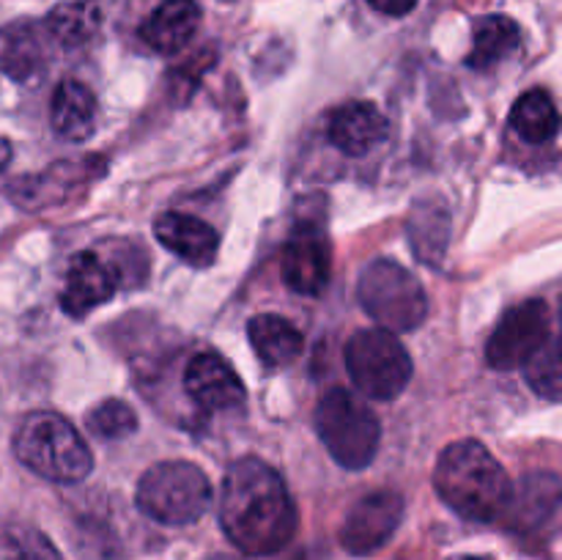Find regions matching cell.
<instances>
[{
    "mask_svg": "<svg viewBox=\"0 0 562 560\" xmlns=\"http://www.w3.org/2000/svg\"><path fill=\"white\" fill-rule=\"evenodd\" d=\"M217 514L225 536L245 555L280 552L300 527L285 481L256 456H245L225 470Z\"/></svg>",
    "mask_w": 562,
    "mask_h": 560,
    "instance_id": "obj_1",
    "label": "cell"
},
{
    "mask_svg": "<svg viewBox=\"0 0 562 560\" xmlns=\"http://www.w3.org/2000/svg\"><path fill=\"white\" fill-rule=\"evenodd\" d=\"M434 489L448 508L470 522H499L514 500V483L477 439L450 443L434 467Z\"/></svg>",
    "mask_w": 562,
    "mask_h": 560,
    "instance_id": "obj_2",
    "label": "cell"
},
{
    "mask_svg": "<svg viewBox=\"0 0 562 560\" xmlns=\"http://www.w3.org/2000/svg\"><path fill=\"white\" fill-rule=\"evenodd\" d=\"M14 456L53 483H80L91 475L93 456L82 434L58 412H31L14 434Z\"/></svg>",
    "mask_w": 562,
    "mask_h": 560,
    "instance_id": "obj_3",
    "label": "cell"
},
{
    "mask_svg": "<svg viewBox=\"0 0 562 560\" xmlns=\"http://www.w3.org/2000/svg\"><path fill=\"white\" fill-rule=\"evenodd\" d=\"M137 508L168 527L192 525L212 505V483L192 461H159L137 483Z\"/></svg>",
    "mask_w": 562,
    "mask_h": 560,
    "instance_id": "obj_4",
    "label": "cell"
},
{
    "mask_svg": "<svg viewBox=\"0 0 562 560\" xmlns=\"http://www.w3.org/2000/svg\"><path fill=\"white\" fill-rule=\"evenodd\" d=\"M316 432L346 470H366L379 450L382 426L371 406L349 388L327 390L316 406Z\"/></svg>",
    "mask_w": 562,
    "mask_h": 560,
    "instance_id": "obj_5",
    "label": "cell"
},
{
    "mask_svg": "<svg viewBox=\"0 0 562 560\" xmlns=\"http://www.w3.org/2000/svg\"><path fill=\"white\" fill-rule=\"evenodd\" d=\"M357 300L362 311L390 333H409L428 316L426 289L409 269L393 258H376L362 269Z\"/></svg>",
    "mask_w": 562,
    "mask_h": 560,
    "instance_id": "obj_6",
    "label": "cell"
},
{
    "mask_svg": "<svg viewBox=\"0 0 562 560\" xmlns=\"http://www.w3.org/2000/svg\"><path fill=\"white\" fill-rule=\"evenodd\" d=\"M346 368L362 395L376 401L398 399L412 382L409 351L404 349L395 333L384 327L360 329L346 344Z\"/></svg>",
    "mask_w": 562,
    "mask_h": 560,
    "instance_id": "obj_7",
    "label": "cell"
},
{
    "mask_svg": "<svg viewBox=\"0 0 562 560\" xmlns=\"http://www.w3.org/2000/svg\"><path fill=\"white\" fill-rule=\"evenodd\" d=\"M549 340V307L543 300H527L503 313L486 346L488 366L497 371L530 366Z\"/></svg>",
    "mask_w": 562,
    "mask_h": 560,
    "instance_id": "obj_8",
    "label": "cell"
},
{
    "mask_svg": "<svg viewBox=\"0 0 562 560\" xmlns=\"http://www.w3.org/2000/svg\"><path fill=\"white\" fill-rule=\"evenodd\" d=\"M404 522V497L393 489H379L351 505L340 525V547L349 555L366 558L379 552Z\"/></svg>",
    "mask_w": 562,
    "mask_h": 560,
    "instance_id": "obj_9",
    "label": "cell"
},
{
    "mask_svg": "<svg viewBox=\"0 0 562 560\" xmlns=\"http://www.w3.org/2000/svg\"><path fill=\"white\" fill-rule=\"evenodd\" d=\"M333 275L329 242L313 223H302L291 231L283 247V280L291 291L318 296Z\"/></svg>",
    "mask_w": 562,
    "mask_h": 560,
    "instance_id": "obj_10",
    "label": "cell"
},
{
    "mask_svg": "<svg viewBox=\"0 0 562 560\" xmlns=\"http://www.w3.org/2000/svg\"><path fill=\"white\" fill-rule=\"evenodd\" d=\"M119 272L97 253H77L66 269V283L60 291V307L71 318H82L99 305L110 302L119 291Z\"/></svg>",
    "mask_w": 562,
    "mask_h": 560,
    "instance_id": "obj_11",
    "label": "cell"
},
{
    "mask_svg": "<svg viewBox=\"0 0 562 560\" xmlns=\"http://www.w3.org/2000/svg\"><path fill=\"white\" fill-rule=\"evenodd\" d=\"M184 390L201 410L223 412L239 410L247 401V390L231 362L214 351H201L184 371Z\"/></svg>",
    "mask_w": 562,
    "mask_h": 560,
    "instance_id": "obj_12",
    "label": "cell"
},
{
    "mask_svg": "<svg viewBox=\"0 0 562 560\" xmlns=\"http://www.w3.org/2000/svg\"><path fill=\"white\" fill-rule=\"evenodd\" d=\"M159 245L168 247L170 253L195 269L212 267L220 250V234L195 214L184 212H165L154 223Z\"/></svg>",
    "mask_w": 562,
    "mask_h": 560,
    "instance_id": "obj_13",
    "label": "cell"
},
{
    "mask_svg": "<svg viewBox=\"0 0 562 560\" xmlns=\"http://www.w3.org/2000/svg\"><path fill=\"white\" fill-rule=\"evenodd\" d=\"M327 137L338 152L362 157L387 137V119L373 102H346L329 115Z\"/></svg>",
    "mask_w": 562,
    "mask_h": 560,
    "instance_id": "obj_14",
    "label": "cell"
},
{
    "mask_svg": "<svg viewBox=\"0 0 562 560\" xmlns=\"http://www.w3.org/2000/svg\"><path fill=\"white\" fill-rule=\"evenodd\" d=\"M201 16L198 0H165L143 20L140 38L154 53L176 55L195 38Z\"/></svg>",
    "mask_w": 562,
    "mask_h": 560,
    "instance_id": "obj_15",
    "label": "cell"
},
{
    "mask_svg": "<svg viewBox=\"0 0 562 560\" xmlns=\"http://www.w3.org/2000/svg\"><path fill=\"white\" fill-rule=\"evenodd\" d=\"M97 97L80 80H64L53 93L49 124L60 141L86 143L97 130Z\"/></svg>",
    "mask_w": 562,
    "mask_h": 560,
    "instance_id": "obj_16",
    "label": "cell"
},
{
    "mask_svg": "<svg viewBox=\"0 0 562 560\" xmlns=\"http://www.w3.org/2000/svg\"><path fill=\"white\" fill-rule=\"evenodd\" d=\"M247 338H250L252 351L267 368H285L302 355L305 338L289 318L278 313H258L247 324Z\"/></svg>",
    "mask_w": 562,
    "mask_h": 560,
    "instance_id": "obj_17",
    "label": "cell"
},
{
    "mask_svg": "<svg viewBox=\"0 0 562 560\" xmlns=\"http://www.w3.org/2000/svg\"><path fill=\"white\" fill-rule=\"evenodd\" d=\"M521 44V27L516 20L505 14H488L475 22V36H472V53L467 55L470 69H492L499 60L516 53Z\"/></svg>",
    "mask_w": 562,
    "mask_h": 560,
    "instance_id": "obj_18",
    "label": "cell"
},
{
    "mask_svg": "<svg viewBox=\"0 0 562 560\" xmlns=\"http://www.w3.org/2000/svg\"><path fill=\"white\" fill-rule=\"evenodd\" d=\"M86 163L53 165V168H47V173L20 181V184L14 187V198L16 203L25 209L58 206V203L69 195V190H77V187L86 181Z\"/></svg>",
    "mask_w": 562,
    "mask_h": 560,
    "instance_id": "obj_19",
    "label": "cell"
},
{
    "mask_svg": "<svg viewBox=\"0 0 562 560\" xmlns=\"http://www.w3.org/2000/svg\"><path fill=\"white\" fill-rule=\"evenodd\" d=\"M102 27V0H60L47 14V31L64 47H86Z\"/></svg>",
    "mask_w": 562,
    "mask_h": 560,
    "instance_id": "obj_20",
    "label": "cell"
},
{
    "mask_svg": "<svg viewBox=\"0 0 562 560\" xmlns=\"http://www.w3.org/2000/svg\"><path fill=\"white\" fill-rule=\"evenodd\" d=\"M510 126L521 141L541 146L560 135L562 115L554 99L543 88H532L516 99L514 110H510Z\"/></svg>",
    "mask_w": 562,
    "mask_h": 560,
    "instance_id": "obj_21",
    "label": "cell"
},
{
    "mask_svg": "<svg viewBox=\"0 0 562 560\" xmlns=\"http://www.w3.org/2000/svg\"><path fill=\"white\" fill-rule=\"evenodd\" d=\"M560 497V483L554 475H530L521 483V492H514L508 514L514 516L519 525H536V522L547 519L549 511L554 508ZM505 514V516H508Z\"/></svg>",
    "mask_w": 562,
    "mask_h": 560,
    "instance_id": "obj_22",
    "label": "cell"
},
{
    "mask_svg": "<svg viewBox=\"0 0 562 560\" xmlns=\"http://www.w3.org/2000/svg\"><path fill=\"white\" fill-rule=\"evenodd\" d=\"M420 214L426 217L428 225H423V220H417L415 214L409 217V234H412V247L423 256V261H439V256L445 253L450 234V217L445 209H437V203H431V209L426 212V203H417Z\"/></svg>",
    "mask_w": 562,
    "mask_h": 560,
    "instance_id": "obj_23",
    "label": "cell"
},
{
    "mask_svg": "<svg viewBox=\"0 0 562 560\" xmlns=\"http://www.w3.org/2000/svg\"><path fill=\"white\" fill-rule=\"evenodd\" d=\"M88 432L102 439H124L137 432V415L126 401L108 399L88 412Z\"/></svg>",
    "mask_w": 562,
    "mask_h": 560,
    "instance_id": "obj_24",
    "label": "cell"
},
{
    "mask_svg": "<svg viewBox=\"0 0 562 560\" xmlns=\"http://www.w3.org/2000/svg\"><path fill=\"white\" fill-rule=\"evenodd\" d=\"M527 382L538 395L549 401H562V338L543 346L527 366Z\"/></svg>",
    "mask_w": 562,
    "mask_h": 560,
    "instance_id": "obj_25",
    "label": "cell"
},
{
    "mask_svg": "<svg viewBox=\"0 0 562 560\" xmlns=\"http://www.w3.org/2000/svg\"><path fill=\"white\" fill-rule=\"evenodd\" d=\"M11 560H64V555L53 547L44 533L38 530H22L14 538V555Z\"/></svg>",
    "mask_w": 562,
    "mask_h": 560,
    "instance_id": "obj_26",
    "label": "cell"
},
{
    "mask_svg": "<svg viewBox=\"0 0 562 560\" xmlns=\"http://www.w3.org/2000/svg\"><path fill=\"white\" fill-rule=\"evenodd\" d=\"M371 9H376L379 14L387 16H406L409 11H415L417 0H368Z\"/></svg>",
    "mask_w": 562,
    "mask_h": 560,
    "instance_id": "obj_27",
    "label": "cell"
},
{
    "mask_svg": "<svg viewBox=\"0 0 562 560\" xmlns=\"http://www.w3.org/2000/svg\"><path fill=\"white\" fill-rule=\"evenodd\" d=\"M11 163V143L5 137H0V170Z\"/></svg>",
    "mask_w": 562,
    "mask_h": 560,
    "instance_id": "obj_28",
    "label": "cell"
},
{
    "mask_svg": "<svg viewBox=\"0 0 562 560\" xmlns=\"http://www.w3.org/2000/svg\"><path fill=\"white\" fill-rule=\"evenodd\" d=\"M203 560H241V558H234V555H209V558Z\"/></svg>",
    "mask_w": 562,
    "mask_h": 560,
    "instance_id": "obj_29",
    "label": "cell"
},
{
    "mask_svg": "<svg viewBox=\"0 0 562 560\" xmlns=\"http://www.w3.org/2000/svg\"><path fill=\"white\" fill-rule=\"evenodd\" d=\"M459 560H486V558H459Z\"/></svg>",
    "mask_w": 562,
    "mask_h": 560,
    "instance_id": "obj_30",
    "label": "cell"
},
{
    "mask_svg": "<svg viewBox=\"0 0 562 560\" xmlns=\"http://www.w3.org/2000/svg\"><path fill=\"white\" fill-rule=\"evenodd\" d=\"M560 318H562V305H560Z\"/></svg>",
    "mask_w": 562,
    "mask_h": 560,
    "instance_id": "obj_31",
    "label": "cell"
}]
</instances>
